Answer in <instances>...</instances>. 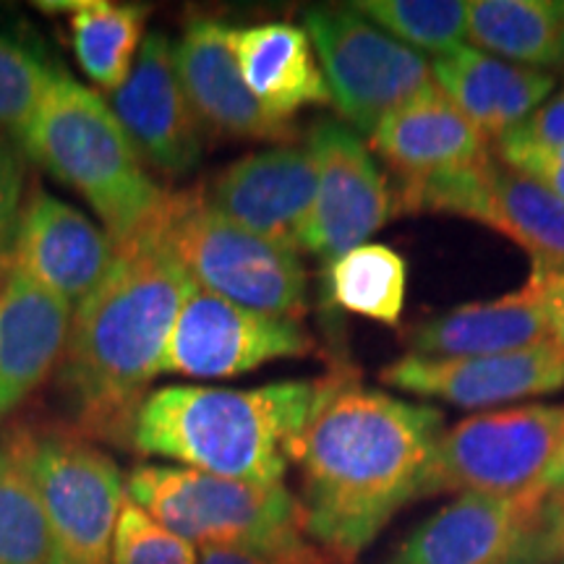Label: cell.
Instances as JSON below:
<instances>
[{"mask_svg":"<svg viewBox=\"0 0 564 564\" xmlns=\"http://www.w3.org/2000/svg\"><path fill=\"white\" fill-rule=\"evenodd\" d=\"M11 440L45 512V564H112V535L126 499L116 460L76 429H21Z\"/></svg>","mask_w":564,"mask_h":564,"instance_id":"obj_7","label":"cell"},{"mask_svg":"<svg viewBox=\"0 0 564 564\" xmlns=\"http://www.w3.org/2000/svg\"><path fill=\"white\" fill-rule=\"evenodd\" d=\"M505 139V137H502ZM507 139L533 141V144H552L564 147V89L549 97L539 110L518 129L507 133Z\"/></svg>","mask_w":564,"mask_h":564,"instance_id":"obj_34","label":"cell"},{"mask_svg":"<svg viewBox=\"0 0 564 564\" xmlns=\"http://www.w3.org/2000/svg\"><path fill=\"white\" fill-rule=\"evenodd\" d=\"M468 37L494 58L539 68L564 66V3L560 0H474Z\"/></svg>","mask_w":564,"mask_h":564,"instance_id":"obj_24","label":"cell"},{"mask_svg":"<svg viewBox=\"0 0 564 564\" xmlns=\"http://www.w3.org/2000/svg\"><path fill=\"white\" fill-rule=\"evenodd\" d=\"M432 76L489 144L528 121L554 89V76L514 66L470 45L436 58Z\"/></svg>","mask_w":564,"mask_h":564,"instance_id":"obj_22","label":"cell"},{"mask_svg":"<svg viewBox=\"0 0 564 564\" xmlns=\"http://www.w3.org/2000/svg\"><path fill=\"white\" fill-rule=\"evenodd\" d=\"M9 264H11L9 253H6V257H0V285H3V278H6V272H9Z\"/></svg>","mask_w":564,"mask_h":564,"instance_id":"obj_38","label":"cell"},{"mask_svg":"<svg viewBox=\"0 0 564 564\" xmlns=\"http://www.w3.org/2000/svg\"><path fill=\"white\" fill-rule=\"evenodd\" d=\"M207 202L253 236L301 251L316 202V165L303 147L280 144L236 160L204 188Z\"/></svg>","mask_w":564,"mask_h":564,"instance_id":"obj_15","label":"cell"},{"mask_svg":"<svg viewBox=\"0 0 564 564\" xmlns=\"http://www.w3.org/2000/svg\"><path fill=\"white\" fill-rule=\"evenodd\" d=\"M303 32L322 63L337 112L369 137L392 110L434 82L419 51L390 37L352 6L308 9Z\"/></svg>","mask_w":564,"mask_h":564,"instance_id":"obj_9","label":"cell"},{"mask_svg":"<svg viewBox=\"0 0 564 564\" xmlns=\"http://www.w3.org/2000/svg\"><path fill=\"white\" fill-rule=\"evenodd\" d=\"M546 499L465 494L400 544L390 564H539Z\"/></svg>","mask_w":564,"mask_h":564,"instance_id":"obj_13","label":"cell"},{"mask_svg":"<svg viewBox=\"0 0 564 564\" xmlns=\"http://www.w3.org/2000/svg\"><path fill=\"white\" fill-rule=\"evenodd\" d=\"M405 259L384 243H361L327 267V291L337 308L398 327L403 319Z\"/></svg>","mask_w":564,"mask_h":564,"instance_id":"obj_26","label":"cell"},{"mask_svg":"<svg viewBox=\"0 0 564 564\" xmlns=\"http://www.w3.org/2000/svg\"><path fill=\"white\" fill-rule=\"evenodd\" d=\"M126 494L160 525L202 549L280 552L308 541L299 497L282 484L232 481L183 465H137Z\"/></svg>","mask_w":564,"mask_h":564,"instance_id":"obj_6","label":"cell"},{"mask_svg":"<svg viewBox=\"0 0 564 564\" xmlns=\"http://www.w3.org/2000/svg\"><path fill=\"white\" fill-rule=\"evenodd\" d=\"M199 564H356L329 552L316 541H303L299 546L280 552H251V549H204Z\"/></svg>","mask_w":564,"mask_h":564,"instance_id":"obj_33","label":"cell"},{"mask_svg":"<svg viewBox=\"0 0 564 564\" xmlns=\"http://www.w3.org/2000/svg\"><path fill=\"white\" fill-rule=\"evenodd\" d=\"M144 230L202 291L282 319L308 314V272L299 251L230 223L207 202L204 186L165 192Z\"/></svg>","mask_w":564,"mask_h":564,"instance_id":"obj_5","label":"cell"},{"mask_svg":"<svg viewBox=\"0 0 564 564\" xmlns=\"http://www.w3.org/2000/svg\"><path fill=\"white\" fill-rule=\"evenodd\" d=\"M40 9L68 13L76 61L97 89L116 91L129 79L144 42L147 11L141 6L74 0V3H42Z\"/></svg>","mask_w":564,"mask_h":564,"instance_id":"obj_25","label":"cell"},{"mask_svg":"<svg viewBox=\"0 0 564 564\" xmlns=\"http://www.w3.org/2000/svg\"><path fill=\"white\" fill-rule=\"evenodd\" d=\"M539 564H564V499H546L544 525L539 535Z\"/></svg>","mask_w":564,"mask_h":564,"instance_id":"obj_36","label":"cell"},{"mask_svg":"<svg viewBox=\"0 0 564 564\" xmlns=\"http://www.w3.org/2000/svg\"><path fill=\"white\" fill-rule=\"evenodd\" d=\"M26 160L17 141L0 137V257L11 251L24 209Z\"/></svg>","mask_w":564,"mask_h":564,"instance_id":"obj_32","label":"cell"},{"mask_svg":"<svg viewBox=\"0 0 564 564\" xmlns=\"http://www.w3.org/2000/svg\"><path fill=\"white\" fill-rule=\"evenodd\" d=\"M112 564H199V552L126 494L112 535Z\"/></svg>","mask_w":564,"mask_h":564,"instance_id":"obj_30","label":"cell"},{"mask_svg":"<svg viewBox=\"0 0 564 564\" xmlns=\"http://www.w3.org/2000/svg\"><path fill=\"white\" fill-rule=\"evenodd\" d=\"M314 350V337L301 322L251 312L194 285L173 324L162 373L228 379L280 358H306Z\"/></svg>","mask_w":564,"mask_h":564,"instance_id":"obj_11","label":"cell"},{"mask_svg":"<svg viewBox=\"0 0 564 564\" xmlns=\"http://www.w3.org/2000/svg\"><path fill=\"white\" fill-rule=\"evenodd\" d=\"M533 494H539L541 499H564V444L554 463L546 468V474L541 476V481L535 484Z\"/></svg>","mask_w":564,"mask_h":564,"instance_id":"obj_37","label":"cell"},{"mask_svg":"<svg viewBox=\"0 0 564 564\" xmlns=\"http://www.w3.org/2000/svg\"><path fill=\"white\" fill-rule=\"evenodd\" d=\"M110 108L141 162L158 173L183 175L199 165L204 126L178 79L167 34H147L129 79L110 95Z\"/></svg>","mask_w":564,"mask_h":564,"instance_id":"obj_14","label":"cell"},{"mask_svg":"<svg viewBox=\"0 0 564 564\" xmlns=\"http://www.w3.org/2000/svg\"><path fill=\"white\" fill-rule=\"evenodd\" d=\"M544 343H552V322L533 280L502 299L429 316L405 333L408 356L419 358L497 356Z\"/></svg>","mask_w":564,"mask_h":564,"instance_id":"obj_21","label":"cell"},{"mask_svg":"<svg viewBox=\"0 0 564 564\" xmlns=\"http://www.w3.org/2000/svg\"><path fill=\"white\" fill-rule=\"evenodd\" d=\"M379 382L449 405L491 408L564 390V356L552 343L497 356H403L379 371Z\"/></svg>","mask_w":564,"mask_h":564,"instance_id":"obj_16","label":"cell"},{"mask_svg":"<svg viewBox=\"0 0 564 564\" xmlns=\"http://www.w3.org/2000/svg\"><path fill=\"white\" fill-rule=\"evenodd\" d=\"M74 308L9 264L0 285V423L58 369Z\"/></svg>","mask_w":564,"mask_h":564,"instance_id":"obj_19","label":"cell"},{"mask_svg":"<svg viewBox=\"0 0 564 564\" xmlns=\"http://www.w3.org/2000/svg\"><path fill=\"white\" fill-rule=\"evenodd\" d=\"M398 212H442L489 225L523 249L533 272H564V202L497 158L408 183L398 194Z\"/></svg>","mask_w":564,"mask_h":564,"instance_id":"obj_10","label":"cell"},{"mask_svg":"<svg viewBox=\"0 0 564 564\" xmlns=\"http://www.w3.org/2000/svg\"><path fill=\"white\" fill-rule=\"evenodd\" d=\"M319 394V379L230 387L173 384L147 394L131 434L141 455L249 484H282L288 447Z\"/></svg>","mask_w":564,"mask_h":564,"instance_id":"obj_3","label":"cell"},{"mask_svg":"<svg viewBox=\"0 0 564 564\" xmlns=\"http://www.w3.org/2000/svg\"><path fill=\"white\" fill-rule=\"evenodd\" d=\"M371 150L382 154L394 173L403 175V186L491 158L484 133L436 82L373 129Z\"/></svg>","mask_w":564,"mask_h":564,"instance_id":"obj_20","label":"cell"},{"mask_svg":"<svg viewBox=\"0 0 564 564\" xmlns=\"http://www.w3.org/2000/svg\"><path fill=\"white\" fill-rule=\"evenodd\" d=\"M19 147L95 209L116 246L144 230L165 199L110 102L63 68L55 70Z\"/></svg>","mask_w":564,"mask_h":564,"instance_id":"obj_4","label":"cell"},{"mask_svg":"<svg viewBox=\"0 0 564 564\" xmlns=\"http://www.w3.org/2000/svg\"><path fill=\"white\" fill-rule=\"evenodd\" d=\"M47 528L17 442L0 444V564H45Z\"/></svg>","mask_w":564,"mask_h":564,"instance_id":"obj_27","label":"cell"},{"mask_svg":"<svg viewBox=\"0 0 564 564\" xmlns=\"http://www.w3.org/2000/svg\"><path fill=\"white\" fill-rule=\"evenodd\" d=\"M352 9L403 45L440 58L468 37V3L463 0H358Z\"/></svg>","mask_w":564,"mask_h":564,"instance_id":"obj_28","label":"cell"},{"mask_svg":"<svg viewBox=\"0 0 564 564\" xmlns=\"http://www.w3.org/2000/svg\"><path fill=\"white\" fill-rule=\"evenodd\" d=\"M497 160L531 175L533 181H539L564 202V147L533 144V141L505 137L497 141Z\"/></svg>","mask_w":564,"mask_h":564,"instance_id":"obj_31","label":"cell"},{"mask_svg":"<svg viewBox=\"0 0 564 564\" xmlns=\"http://www.w3.org/2000/svg\"><path fill=\"white\" fill-rule=\"evenodd\" d=\"M564 444V405H523L470 415L440 434L421 497L455 491L520 497L535 489Z\"/></svg>","mask_w":564,"mask_h":564,"instance_id":"obj_8","label":"cell"},{"mask_svg":"<svg viewBox=\"0 0 564 564\" xmlns=\"http://www.w3.org/2000/svg\"><path fill=\"white\" fill-rule=\"evenodd\" d=\"M238 70L262 108L280 121L312 105H333L308 34L285 21L230 30Z\"/></svg>","mask_w":564,"mask_h":564,"instance_id":"obj_23","label":"cell"},{"mask_svg":"<svg viewBox=\"0 0 564 564\" xmlns=\"http://www.w3.org/2000/svg\"><path fill=\"white\" fill-rule=\"evenodd\" d=\"M444 415L358 382L337 366L319 377V394L288 460L301 470L306 535L356 562L392 514L421 497Z\"/></svg>","mask_w":564,"mask_h":564,"instance_id":"obj_1","label":"cell"},{"mask_svg":"<svg viewBox=\"0 0 564 564\" xmlns=\"http://www.w3.org/2000/svg\"><path fill=\"white\" fill-rule=\"evenodd\" d=\"M230 30L215 19H196L173 45L175 70L196 118L217 137L291 144L295 126L270 116L243 84Z\"/></svg>","mask_w":564,"mask_h":564,"instance_id":"obj_18","label":"cell"},{"mask_svg":"<svg viewBox=\"0 0 564 564\" xmlns=\"http://www.w3.org/2000/svg\"><path fill=\"white\" fill-rule=\"evenodd\" d=\"M531 280L539 285L541 299L546 303L549 322H552V345L564 356V272H531Z\"/></svg>","mask_w":564,"mask_h":564,"instance_id":"obj_35","label":"cell"},{"mask_svg":"<svg viewBox=\"0 0 564 564\" xmlns=\"http://www.w3.org/2000/svg\"><path fill=\"white\" fill-rule=\"evenodd\" d=\"M55 70L30 45L0 32V137L21 144Z\"/></svg>","mask_w":564,"mask_h":564,"instance_id":"obj_29","label":"cell"},{"mask_svg":"<svg viewBox=\"0 0 564 564\" xmlns=\"http://www.w3.org/2000/svg\"><path fill=\"white\" fill-rule=\"evenodd\" d=\"M116 241L74 204L32 186L13 236L11 264L70 308L100 285L116 259Z\"/></svg>","mask_w":564,"mask_h":564,"instance_id":"obj_17","label":"cell"},{"mask_svg":"<svg viewBox=\"0 0 564 564\" xmlns=\"http://www.w3.org/2000/svg\"><path fill=\"white\" fill-rule=\"evenodd\" d=\"M194 282L141 230L118 243L108 274L76 306L58 387L76 432L89 442L131 444L147 390L162 373L183 301Z\"/></svg>","mask_w":564,"mask_h":564,"instance_id":"obj_2","label":"cell"},{"mask_svg":"<svg viewBox=\"0 0 564 564\" xmlns=\"http://www.w3.org/2000/svg\"><path fill=\"white\" fill-rule=\"evenodd\" d=\"M306 150L316 165V202L301 251L329 264L382 230L398 202L369 147L345 123H314Z\"/></svg>","mask_w":564,"mask_h":564,"instance_id":"obj_12","label":"cell"}]
</instances>
